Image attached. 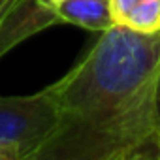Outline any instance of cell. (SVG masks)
I'll return each mask as SVG.
<instances>
[{"instance_id":"6da1fadb","label":"cell","mask_w":160,"mask_h":160,"mask_svg":"<svg viewBox=\"0 0 160 160\" xmlns=\"http://www.w3.org/2000/svg\"><path fill=\"white\" fill-rule=\"evenodd\" d=\"M158 62L160 32L104 30L85 58L47 87L58 124L36 160H160L152 109Z\"/></svg>"},{"instance_id":"7a4b0ae2","label":"cell","mask_w":160,"mask_h":160,"mask_svg":"<svg viewBox=\"0 0 160 160\" xmlns=\"http://www.w3.org/2000/svg\"><path fill=\"white\" fill-rule=\"evenodd\" d=\"M57 124V106L47 89L0 98V160H36Z\"/></svg>"},{"instance_id":"3957f363","label":"cell","mask_w":160,"mask_h":160,"mask_svg":"<svg viewBox=\"0 0 160 160\" xmlns=\"http://www.w3.org/2000/svg\"><path fill=\"white\" fill-rule=\"evenodd\" d=\"M57 13L62 23L87 30H108L115 25L108 0H58Z\"/></svg>"},{"instance_id":"277c9868","label":"cell","mask_w":160,"mask_h":160,"mask_svg":"<svg viewBox=\"0 0 160 160\" xmlns=\"http://www.w3.org/2000/svg\"><path fill=\"white\" fill-rule=\"evenodd\" d=\"M122 27L141 34L160 32V0H138L128 12Z\"/></svg>"},{"instance_id":"5b68a950","label":"cell","mask_w":160,"mask_h":160,"mask_svg":"<svg viewBox=\"0 0 160 160\" xmlns=\"http://www.w3.org/2000/svg\"><path fill=\"white\" fill-rule=\"evenodd\" d=\"M108 2H109L115 25H124V19H126L128 12L136 6L138 0H108Z\"/></svg>"},{"instance_id":"8992f818","label":"cell","mask_w":160,"mask_h":160,"mask_svg":"<svg viewBox=\"0 0 160 160\" xmlns=\"http://www.w3.org/2000/svg\"><path fill=\"white\" fill-rule=\"evenodd\" d=\"M152 109H154V130H156V139H158V151H160V62H158V70H156V79H154Z\"/></svg>"},{"instance_id":"52a82bcc","label":"cell","mask_w":160,"mask_h":160,"mask_svg":"<svg viewBox=\"0 0 160 160\" xmlns=\"http://www.w3.org/2000/svg\"><path fill=\"white\" fill-rule=\"evenodd\" d=\"M57 2H58V0H53V4H55V6H57Z\"/></svg>"},{"instance_id":"ba28073f","label":"cell","mask_w":160,"mask_h":160,"mask_svg":"<svg viewBox=\"0 0 160 160\" xmlns=\"http://www.w3.org/2000/svg\"><path fill=\"white\" fill-rule=\"evenodd\" d=\"M2 2H4V0H0V4H2Z\"/></svg>"}]
</instances>
